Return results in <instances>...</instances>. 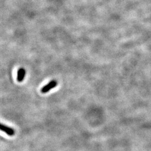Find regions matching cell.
I'll return each instance as SVG.
<instances>
[{
  "label": "cell",
  "mask_w": 151,
  "mask_h": 151,
  "mask_svg": "<svg viewBox=\"0 0 151 151\" xmlns=\"http://www.w3.org/2000/svg\"><path fill=\"white\" fill-rule=\"evenodd\" d=\"M25 70L24 68H20L17 71V80L21 82L24 80L25 76Z\"/></svg>",
  "instance_id": "cell-3"
},
{
  "label": "cell",
  "mask_w": 151,
  "mask_h": 151,
  "mask_svg": "<svg viewBox=\"0 0 151 151\" xmlns=\"http://www.w3.org/2000/svg\"><path fill=\"white\" fill-rule=\"evenodd\" d=\"M0 129L1 130V131L5 132L9 136H13V135H15V130L10 127L6 126L5 125L1 124Z\"/></svg>",
  "instance_id": "cell-2"
},
{
  "label": "cell",
  "mask_w": 151,
  "mask_h": 151,
  "mask_svg": "<svg viewBox=\"0 0 151 151\" xmlns=\"http://www.w3.org/2000/svg\"><path fill=\"white\" fill-rule=\"evenodd\" d=\"M57 81L55 80H52L49 82L48 84H47L45 86L41 89V92L43 93H47L50 90L53 88L54 87L57 86Z\"/></svg>",
  "instance_id": "cell-1"
}]
</instances>
